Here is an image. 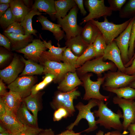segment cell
<instances>
[{
	"label": "cell",
	"instance_id": "cell-1",
	"mask_svg": "<svg viewBox=\"0 0 135 135\" xmlns=\"http://www.w3.org/2000/svg\"><path fill=\"white\" fill-rule=\"evenodd\" d=\"M100 101L97 110L93 112L95 117L98 118L96 120L97 124H99L106 129L112 128L121 132L123 130L122 123L120 118L123 119V114L120 110L117 113L114 112L107 106V103Z\"/></svg>",
	"mask_w": 135,
	"mask_h": 135
},
{
	"label": "cell",
	"instance_id": "cell-2",
	"mask_svg": "<svg viewBox=\"0 0 135 135\" xmlns=\"http://www.w3.org/2000/svg\"><path fill=\"white\" fill-rule=\"evenodd\" d=\"M100 101L98 100L92 99L89 100L88 103L86 105L81 102L78 103L74 106L75 108L78 111L76 119L73 122L68 126L66 128L72 130L74 127L77 126L80 120L83 118L86 120L89 126L82 132L89 133L97 129L98 127L96 124L94 113L91 112V109L95 106H98Z\"/></svg>",
	"mask_w": 135,
	"mask_h": 135
},
{
	"label": "cell",
	"instance_id": "cell-3",
	"mask_svg": "<svg viewBox=\"0 0 135 135\" xmlns=\"http://www.w3.org/2000/svg\"><path fill=\"white\" fill-rule=\"evenodd\" d=\"M92 76V73H88L80 76V79L83 83L82 86L85 91L83 100H89L94 99L104 102L107 101L110 97L102 95L100 91L101 86L104 82V76L98 77L96 81H94L90 79Z\"/></svg>",
	"mask_w": 135,
	"mask_h": 135
},
{
	"label": "cell",
	"instance_id": "cell-4",
	"mask_svg": "<svg viewBox=\"0 0 135 135\" xmlns=\"http://www.w3.org/2000/svg\"><path fill=\"white\" fill-rule=\"evenodd\" d=\"M78 88V87L71 91L66 92L58 90L55 92L50 104L52 108L56 110L60 108H64L68 112L70 116H73L75 112L73 100L81 94Z\"/></svg>",
	"mask_w": 135,
	"mask_h": 135
},
{
	"label": "cell",
	"instance_id": "cell-5",
	"mask_svg": "<svg viewBox=\"0 0 135 135\" xmlns=\"http://www.w3.org/2000/svg\"><path fill=\"white\" fill-rule=\"evenodd\" d=\"M117 68L112 62L104 61L103 56L89 60L76 69V72L80 76L89 72H93L98 77L106 71H116Z\"/></svg>",
	"mask_w": 135,
	"mask_h": 135
},
{
	"label": "cell",
	"instance_id": "cell-6",
	"mask_svg": "<svg viewBox=\"0 0 135 135\" xmlns=\"http://www.w3.org/2000/svg\"><path fill=\"white\" fill-rule=\"evenodd\" d=\"M104 18V20L102 22L95 20L91 21L100 30L107 45L114 41L126 28L132 18L120 24H116L109 22L106 17Z\"/></svg>",
	"mask_w": 135,
	"mask_h": 135
},
{
	"label": "cell",
	"instance_id": "cell-7",
	"mask_svg": "<svg viewBox=\"0 0 135 135\" xmlns=\"http://www.w3.org/2000/svg\"><path fill=\"white\" fill-rule=\"evenodd\" d=\"M78 12L76 5L64 17L57 18L58 24L60 25L66 34V40L80 35L83 28L77 24Z\"/></svg>",
	"mask_w": 135,
	"mask_h": 135
},
{
	"label": "cell",
	"instance_id": "cell-8",
	"mask_svg": "<svg viewBox=\"0 0 135 135\" xmlns=\"http://www.w3.org/2000/svg\"><path fill=\"white\" fill-rule=\"evenodd\" d=\"M104 0H86L85 4L88 12V14L82 20L80 23L82 24L87 22L98 19L110 16L112 11L109 7L106 6Z\"/></svg>",
	"mask_w": 135,
	"mask_h": 135
},
{
	"label": "cell",
	"instance_id": "cell-9",
	"mask_svg": "<svg viewBox=\"0 0 135 135\" xmlns=\"http://www.w3.org/2000/svg\"><path fill=\"white\" fill-rule=\"evenodd\" d=\"M103 88H118L128 86L135 80V75H130L120 71H108L104 74Z\"/></svg>",
	"mask_w": 135,
	"mask_h": 135
},
{
	"label": "cell",
	"instance_id": "cell-10",
	"mask_svg": "<svg viewBox=\"0 0 135 135\" xmlns=\"http://www.w3.org/2000/svg\"><path fill=\"white\" fill-rule=\"evenodd\" d=\"M40 64L44 67L43 73H50L54 76L53 82L59 83L63 79L64 76L69 72H76V68L64 63L54 61L46 60Z\"/></svg>",
	"mask_w": 135,
	"mask_h": 135
},
{
	"label": "cell",
	"instance_id": "cell-11",
	"mask_svg": "<svg viewBox=\"0 0 135 135\" xmlns=\"http://www.w3.org/2000/svg\"><path fill=\"white\" fill-rule=\"evenodd\" d=\"M112 102L118 105L122 110L123 121V134L127 132L126 130L129 125L135 123V102L134 100L126 99L116 96L114 97Z\"/></svg>",
	"mask_w": 135,
	"mask_h": 135
},
{
	"label": "cell",
	"instance_id": "cell-12",
	"mask_svg": "<svg viewBox=\"0 0 135 135\" xmlns=\"http://www.w3.org/2000/svg\"><path fill=\"white\" fill-rule=\"evenodd\" d=\"M24 66L25 64L21 60L20 56L14 54L10 64L0 70V79L6 84H10L18 77L19 74L23 72Z\"/></svg>",
	"mask_w": 135,
	"mask_h": 135
},
{
	"label": "cell",
	"instance_id": "cell-13",
	"mask_svg": "<svg viewBox=\"0 0 135 135\" xmlns=\"http://www.w3.org/2000/svg\"><path fill=\"white\" fill-rule=\"evenodd\" d=\"M36 79L33 76H24L18 77L8 86L10 90L18 94L22 98L31 94Z\"/></svg>",
	"mask_w": 135,
	"mask_h": 135
},
{
	"label": "cell",
	"instance_id": "cell-14",
	"mask_svg": "<svg viewBox=\"0 0 135 135\" xmlns=\"http://www.w3.org/2000/svg\"><path fill=\"white\" fill-rule=\"evenodd\" d=\"M135 18V16L132 18L126 28L114 40L120 51L122 60L124 65L129 61L128 53L130 32L132 24Z\"/></svg>",
	"mask_w": 135,
	"mask_h": 135
},
{
	"label": "cell",
	"instance_id": "cell-15",
	"mask_svg": "<svg viewBox=\"0 0 135 135\" xmlns=\"http://www.w3.org/2000/svg\"><path fill=\"white\" fill-rule=\"evenodd\" d=\"M43 41L40 38L34 39L24 48L16 52L24 54L25 58L36 62H39L42 53L47 49Z\"/></svg>",
	"mask_w": 135,
	"mask_h": 135
},
{
	"label": "cell",
	"instance_id": "cell-16",
	"mask_svg": "<svg viewBox=\"0 0 135 135\" xmlns=\"http://www.w3.org/2000/svg\"><path fill=\"white\" fill-rule=\"evenodd\" d=\"M103 57L104 60L113 62L118 70L125 73L126 68L122 62L120 51L114 40L107 45Z\"/></svg>",
	"mask_w": 135,
	"mask_h": 135
},
{
	"label": "cell",
	"instance_id": "cell-17",
	"mask_svg": "<svg viewBox=\"0 0 135 135\" xmlns=\"http://www.w3.org/2000/svg\"><path fill=\"white\" fill-rule=\"evenodd\" d=\"M0 122L8 132L14 135L22 130L25 126L16 114L9 111H6L5 114L0 116Z\"/></svg>",
	"mask_w": 135,
	"mask_h": 135
},
{
	"label": "cell",
	"instance_id": "cell-18",
	"mask_svg": "<svg viewBox=\"0 0 135 135\" xmlns=\"http://www.w3.org/2000/svg\"><path fill=\"white\" fill-rule=\"evenodd\" d=\"M43 40L44 44L49 50L47 51L46 50L42 54L39 62L40 64L46 60L60 62L63 53L67 47L66 46L62 48L56 47L52 45L51 40H49L48 42Z\"/></svg>",
	"mask_w": 135,
	"mask_h": 135
},
{
	"label": "cell",
	"instance_id": "cell-19",
	"mask_svg": "<svg viewBox=\"0 0 135 135\" xmlns=\"http://www.w3.org/2000/svg\"><path fill=\"white\" fill-rule=\"evenodd\" d=\"M58 84L57 87L58 90L66 92L73 90L78 86H82L83 83L76 72L67 73Z\"/></svg>",
	"mask_w": 135,
	"mask_h": 135
},
{
	"label": "cell",
	"instance_id": "cell-20",
	"mask_svg": "<svg viewBox=\"0 0 135 135\" xmlns=\"http://www.w3.org/2000/svg\"><path fill=\"white\" fill-rule=\"evenodd\" d=\"M3 34L10 41L11 51H16L24 48L34 40L32 35H25L14 33Z\"/></svg>",
	"mask_w": 135,
	"mask_h": 135
},
{
	"label": "cell",
	"instance_id": "cell-21",
	"mask_svg": "<svg viewBox=\"0 0 135 135\" xmlns=\"http://www.w3.org/2000/svg\"><path fill=\"white\" fill-rule=\"evenodd\" d=\"M44 92H40L37 94L28 96L22 98L28 109L31 111L36 120H38V114L42 108V96Z\"/></svg>",
	"mask_w": 135,
	"mask_h": 135
},
{
	"label": "cell",
	"instance_id": "cell-22",
	"mask_svg": "<svg viewBox=\"0 0 135 135\" xmlns=\"http://www.w3.org/2000/svg\"><path fill=\"white\" fill-rule=\"evenodd\" d=\"M1 97L4 104L6 111L11 112L16 115L22 102V98L20 94L10 90L5 95Z\"/></svg>",
	"mask_w": 135,
	"mask_h": 135
},
{
	"label": "cell",
	"instance_id": "cell-23",
	"mask_svg": "<svg viewBox=\"0 0 135 135\" xmlns=\"http://www.w3.org/2000/svg\"><path fill=\"white\" fill-rule=\"evenodd\" d=\"M37 19L42 25V29L52 32L55 39L58 42L64 37V32L61 29L59 24L52 22L48 20L47 17L42 14L38 16Z\"/></svg>",
	"mask_w": 135,
	"mask_h": 135
},
{
	"label": "cell",
	"instance_id": "cell-24",
	"mask_svg": "<svg viewBox=\"0 0 135 135\" xmlns=\"http://www.w3.org/2000/svg\"><path fill=\"white\" fill-rule=\"evenodd\" d=\"M66 46L70 49L76 56H81L88 46V44L84 40L80 35L66 40Z\"/></svg>",
	"mask_w": 135,
	"mask_h": 135
},
{
	"label": "cell",
	"instance_id": "cell-25",
	"mask_svg": "<svg viewBox=\"0 0 135 135\" xmlns=\"http://www.w3.org/2000/svg\"><path fill=\"white\" fill-rule=\"evenodd\" d=\"M10 4L16 22L20 23L22 21L25 16L32 10L24 5L22 0H12Z\"/></svg>",
	"mask_w": 135,
	"mask_h": 135
},
{
	"label": "cell",
	"instance_id": "cell-26",
	"mask_svg": "<svg viewBox=\"0 0 135 135\" xmlns=\"http://www.w3.org/2000/svg\"><path fill=\"white\" fill-rule=\"evenodd\" d=\"M16 116L24 126L38 127L37 120L30 113L22 101L17 112Z\"/></svg>",
	"mask_w": 135,
	"mask_h": 135
},
{
	"label": "cell",
	"instance_id": "cell-27",
	"mask_svg": "<svg viewBox=\"0 0 135 135\" xmlns=\"http://www.w3.org/2000/svg\"><path fill=\"white\" fill-rule=\"evenodd\" d=\"M100 32L98 28L91 20L86 23L80 35L84 42L90 44L93 43Z\"/></svg>",
	"mask_w": 135,
	"mask_h": 135
},
{
	"label": "cell",
	"instance_id": "cell-28",
	"mask_svg": "<svg viewBox=\"0 0 135 135\" xmlns=\"http://www.w3.org/2000/svg\"><path fill=\"white\" fill-rule=\"evenodd\" d=\"M20 56L21 60L25 64V66L19 76L41 75L43 73L44 67L42 65L30 60H26L22 56Z\"/></svg>",
	"mask_w": 135,
	"mask_h": 135
},
{
	"label": "cell",
	"instance_id": "cell-29",
	"mask_svg": "<svg viewBox=\"0 0 135 135\" xmlns=\"http://www.w3.org/2000/svg\"><path fill=\"white\" fill-rule=\"evenodd\" d=\"M76 5L74 0H55V18H64L67 15V12Z\"/></svg>",
	"mask_w": 135,
	"mask_h": 135
},
{
	"label": "cell",
	"instance_id": "cell-30",
	"mask_svg": "<svg viewBox=\"0 0 135 135\" xmlns=\"http://www.w3.org/2000/svg\"><path fill=\"white\" fill-rule=\"evenodd\" d=\"M54 2V0H36L31 9H36L40 12H45L52 18H55Z\"/></svg>",
	"mask_w": 135,
	"mask_h": 135
},
{
	"label": "cell",
	"instance_id": "cell-31",
	"mask_svg": "<svg viewBox=\"0 0 135 135\" xmlns=\"http://www.w3.org/2000/svg\"><path fill=\"white\" fill-rule=\"evenodd\" d=\"M42 14L38 10L33 9L25 16L22 21L20 23L24 30V35H33L37 36L36 34L37 31L34 29L32 26V19L34 16H39Z\"/></svg>",
	"mask_w": 135,
	"mask_h": 135
},
{
	"label": "cell",
	"instance_id": "cell-32",
	"mask_svg": "<svg viewBox=\"0 0 135 135\" xmlns=\"http://www.w3.org/2000/svg\"><path fill=\"white\" fill-rule=\"evenodd\" d=\"M104 90L116 94V96L126 99H135V89L129 86L118 88H103Z\"/></svg>",
	"mask_w": 135,
	"mask_h": 135
},
{
	"label": "cell",
	"instance_id": "cell-33",
	"mask_svg": "<svg viewBox=\"0 0 135 135\" xmlns=\"http://www.w3.org/2000/svg\"><path fill=\"white\" fill-rule=\"evenodd\" d=\"M95 54V58L103 56L107 45L101 32L92 44Z\"/></svg>",
	"mask_w": 135,
	"mask_h": 135
},
{
	"label": "cell",
	"instance_id": "cell-34",
	"mask_svg": "<svg viewBox=\"0 0 135 135\" xmlns=\"http://www.w3.org/2000/svg\"><path fill=\"white\" fill-rule=\"evenodd\" d=\"M95 58L93 44H91L82 54L78 57L76 61V68L82 65L86 62Z\"/></svg>",
	"mask_w": 135,
	"mask_h": 135
},
{
	"label": "cell",
	"instance_id": "cell-35",
	"mask_svg": "<svg viewBox=\"0 0 135 135\" xmlns=\"http://www.w3.org/2000/svg\"><path fill=\"white\" fill-rule=\"evenodd\" d=\"M135 16V0H130L119 12L120 17L129 18Z\"/></svg>",
	"mask_w": 135,
	"mask_h": 135
},
{
	"label": "cell",
	"instance_id": "cell-36",
	"mask_svg": "<svg viewBox=\"0 0 135 135\" xmlns=\"http://www.w3.org/2000/svg\"><path fill=\"white\" fill-rule=\"evenodd\" d=\"M78 58L70 48H67L63 53L62 61L63 63L76 68V61Z\"/></svg>",
	"mask_w": 135,
	"mask_h": 135
},
{
	"label": "cell",
	"instance_id": "cell-37",
	"mask_svg": "<svg viewBox=\"0 0 135 135\" xmlns=\"http://www.w3.org/2000/svg\"><path fill=\"white\" fill-rule=\"evenodd\" d=\"M16 22L11 8H9L0 18V24L4 30L10 25Z\"/></svg>",
	"mask_w": 135,
	"mask_h": 135
},
{
	"label": "cell",
	"instance_id": "cell-38",
	"mask_svg": "<svg viewBox=\"0 0 135 135\" xmlns=\"http://www.w3.org/2000/svg\"><path fill=\"white\" fill-rule=\"evenodd\" d=\"M135 40V18L132 26L128 50V56L129 61L131 59L134 53V42Z\"/></svg>",
	"mask_w": 135,
	"mask_h": 135
},
{
	"label": "cell",
	"instance_id": "cell-39",
	"mask_svg": "<svg viewBox=\"0 0 135 135\" xmlns=\"http://www.w3.org/2000/svg\"><path fill=\"white\" fill-rule=\"evenodd\" d=\"M4 33H14L23 35L24 34V30L20 23L17 22H15L9 25L4 30Z\"/></svg>",
	"mask_w": 135,
	"mask_h": 135
},
{
	"label": "cell",
	"instance_id": "cell-40",
	"mask_svg": "<svg viewBox=\"0 0 135 135\" xmlns=\"http://www.w3.org/2000/svg\"><path fill=\"white\" fill-rule=\"evenodd\" d=\"M42 129L38 127L25 126L23 129L14 135H38Z\"/></svg>",
	"mask_w": 135,
	"mask_h": 135
},
{
	"label": "cell",
	"instance_id": "cell-41",
	"mask_svg": "<svg viewBox=\"0 0 135 135\" xmlns=\"http://www.w3.org/2000/svg\"><path fill=\"white\" fill-rule=\"evenodd\" d=\"M68 116H70V115L68 111L64 108H60L55 110L53 114V120L58 121Z\"/></svg>",
	"mask_w": 135,
	"mask_h": 135
},
{
	"label": "cell",
	"instance_id": "cell-42",
	"mask_svg": "<svg viewBox=\"0 0 135 135\" xmlns=\"http://www.w3.org/2000/svg\"><path fill=\"white\" fill-rule=\"evenodd\" d=\"M126 0H108L109 7L113 11H120L127 1Z\"/></svg>",
	"mask_w": 135,
	"mask_h": 135
},
{
	"label": "cell",
	"instance_id": "cell-43",
	"mask_svg": "<svg viewBox=\"0 0 135 135\" xmlns=\"http://www.w3.org/2000/svg\"><path fill=\"white\" fill-rule=\"evenodd\" d=\"M12 54L11 51L5 48L0 47V65L2 66L4 64L12 57Z\"/></svg>",
	"mask_w": 135,
	"mask_h": 135
},
{
	"label": "cell",
	"instance_id": "cell-44",
	"mask_svg": "<svg viewBox=\"0 0 135 135\" xmlns=\"http://www.w3.org/2000/svg\"><path fill=\"white\" fill-rule=\"evenodd\" d=\"M11 43L9 38L5 35L0 34V46L11 51Z\"/></svg>",
	"mask_w": 135,
	"mask_h": 135
},
{
	"label": "cell",
	"instance_id": "cell-45",
	"mask_svg": "<svg viewBox=\"0 0 135 135\" xmlns=\"http://www.w3.org/2000/svg\"><path fill=\"white\" fill-rule=\"evenodd\" d=\"M48 84L47 82L43 80L42 82L34 85L32 88L31 94L34 95L37 94Z\"/></svg>",
	"mask_w": 135,
	"mask_h": 135
},
{
	"label": "cell",
	"instance_id": "cell-46",
	"mask_svg": "<svg viewBox=\"0 0 135 135\" xmlns=\"http://www.w3.org/2000/svg\"><path fill=\"white\" fill-rule=\"evenodd\" d=\"M125 73L130 75H135V58L131 65L126 68Z\"/></svg>",
	"mask_w": 135,
	"mask_h": 135
},
{
	"label": "cell",
	"instance_id": "cell-47",
	"mask_svg": "<svg viewBox=\"0 0 135 135\" xmlns=\"http://www.w3.org/2000/svg\"><path fill=\"white\" fill-rule=\"evenodd\" d=\"M74 0L79 9L81 13L84 16L86 15L87 12L84 6V0Z\"/></svg>",
	"mask_w": 135,
	"mask_h": 135
},
{
	"label": "cell",
	"instance_id": "cell-48",
	"mask_svg": "<svg viewBox=\"0 0 135 135\" xmlns=\"http://www.w3.org/2000/svg\"><path fill=\"white\" fill-rule=\"evenodd\" d=\"M8 92H7L6 87L2 80L0 79V96H2L5 95Z\"/></svg>",
	"mask_w": 135,
	"mask_h": 135
},
{
	"label": "cell",
	"instance_id": "cell-49",
	"mask_svg": "<svg viewBox=\"0 0 135 135\" xmlns=\"http://www.w3.org/2000/svg\"><path fill=\"white\" fill-rule=\"evenodd\" d=\"M82 132L76 133L72 130H69L67 129L60 133L56 135H82L81 133Z\"/></svg>",
	"mask_w": 135,
	"mask_h": 135
},
{
	"label": "cell",
	"instance_id": "cell-50",
	"mask_svg": "<svg viewBox=\"0 0 135 135\" xmlns=\"http://www.w3.org/2000/svg\"><path fill=\"white\" fill-rule=\"evenodd\" d=\"M45 76L43 78V80L48 84L53 81L55 78L53 75L50 73L46 74H45Z\"/></svg>",
	"mask_w": 135,
	"mask_h": 135
},
{
	"label": "cell",
	"instance_id": "cell-51",
	"mask_svg": "<svg viewBox=\"0 0 135 135\" xmlns=\"http://www.w3.org/2000/svg\"><path fill=\"white\" fill-rule=\"evenodd\" d=\"M10 7V4H0V17L5 13Z\"/></svg>",
	"mask_w": 135,
	"mask_h": 135
},
{
	"label": "cell",
	"instance_id": "cell-52",
	"mask_svg": "<svg viewBox=\"0 0 135 135\" xmlns=\"http://www.w3.org/2000/svg\"><path fill=\"white\" fill-rule=\"evenodd\" d=\"M38 135H55L54 132L51 128L42 129Z\"/></svg>",
	"mask_w": 135,
	"mask_h": 135
},
{
	"label": "cell",
	"instance_id": "cell-53",
	"mask_svg": "<svg viewBox=\"0 0 135 135\" xmlns=\"http://www.w3.org/2000/svg\"><path fill=\"white\" fill-rule=\"evenodd\" d=\"M6 113L5 106L2 97L0 98V116L4 115Z\"/></svg>",
	"mask_w": 135,
	"mask_h": 135
},
{
	"label": "cell",
	"instance_id": "cell-54",
	"mask_svg": "<svg viewBox=\"0 0 135 135\" xmlns=\"http://www.w3.org/2000/svg\"><path fill=\"white\" fill-rule=\"evenodd\" d=\"M127 130L129 132L128 135H135V123L130 124L128 127Z\"/></svg>",
	"mask_w": 135,
	"mask_h": 135
},
{
	"label": "cell",
	"instance_id": "cell-55",
	"mask_svg": "<svg viewBox=\"0 0 135 135\" xmlns=\"http://www.w3.org/2000/svg\"><path fill=\"white\" fill-rule=\"evenodd\" d=\"M24 5L28 8L31 9L33 4V0H22Z\"/></svg>",
	"mask_w": 135,
	"mask_h": 135
},
{
	"label": "cell",
	"instance_id": "cell-56",
	"mask_svg": "<svg viewBox=\"0 0 135 135\" xmlns=\"http://www.w3.org/2000/svg\"><path fill=\"white\" fill-rule=\"evenodd\" d=\"M134 48H135V40L134 42ZM135 58V51L134 52V56H133L132 57V58L125 65H124V66L126 68L127 67H128L131 64L132 61L134 60V59Z\"/></svg>",
	"mask_w": 135,
	"mask_h": 135
},
{
	"label": "cell",
	"instance_id": "cell-57",
	"mask_svg": "<svg viewBox=\"0 0 135 135\" xmlns=\"http://www.w3.org/2000/svg\"><path fill=\"white\" fill-rule=\"evenodd\" d=\"M110 135H122L120 132L117 130L110 132Z\"/></svg>",
	"mask_w": 135,
	"mask_h": 135
},
{
	"label": "cell",
	"instance_id": "cell-58",
	"mask_svg": "<svg viewBox=\"0 0 135 135\" xmlns=\"http://www.w3.org/2000/svg\"><path fill=\"white\" fill-rule=\"evenodd\" d=\"M12 0H0V4H10Z\"/></svg>",
	"mask_w": 135,
	"mask_h": 135
},
{
	"label": "cell",
	"instance_id": "cell-59",
	"mask_svg": "<svg viewBox=\"0 0 135 135\" xmlns=\"http://www.w3.org/2000/svg\"><path fill=\"white\" fill-rule=\"evenodd\" d=\"M8 131L2 125L0 124V133Z\"/></svg>",
	"mask_w": 135,
	"mask_h": 135
},
{
	"label": "cell",
	"instance_id": "cell-60",
	"mask_svg": "<svg viewBox=\"0 0 135 135\" xmlns=\"http://www.w3.org/2000/svg\"><path fill=\"white\" fill-rule=\"evenodd\" d=\"M0 135H14V134L8 131H6L3 133H0Z\"/></svg>",
	"mask_w": 135,
	"mask_h": 135
},
{
	"label": "cell",
	"instance_id": "cell-61",
	"mask_svg": "<svg viewBox=\"0 0 135 135\" xmlns=\"http://www.w3.org/2000/svg\"><path fill=\"white\" fill-rule=\"evenodd\" d=\"M96 135H104V132L101 130H99L96 133Z\"/></svg>",
	"mask_w": 135,
	"mask_h": 135
},
{
	"label": "cell",
	"instance_id": "cell-62",
	"mask_svg": "<svg viewBox=\"0 0 135 135\" xmlns=\"http://www.w3.org/2000/svg\"><path fill=\"white\" fill-rule=\"evenodd\" d=\"M129 86L135 89V80L132 82L129 85Z\"/></svg>",
	"mask_w": 135,
	"mask_h": 135
},
{
	"label": "cell",
	"instance_id": "cell-63",
	"mask_svg": "<svg viewBox=\"0 0 135 135\" xmlns=\"http://www.w3.org/2000/svg\"><path fill=\"white\" fill-rule=\"evenodd\" d=\"M104 135H110V132H108L104 134Z\"/></svg>",
	"mask_w": 135,
	"mask_h": 135
},
{
	"label": "cell",
	"instance_id": "cell-64",
	"mask_svg": "<svg viewBox=\"0 0 135 135\" xmlns=\"http://www.w3.org/2000/svg\"><path fill=\"white\" fill-rule=\"evenodd\" d=\"M84 135H86V134H84Z\"/></svg>",
	"mask_w": 135,
	"mask_h": 135
}]
</instances>
